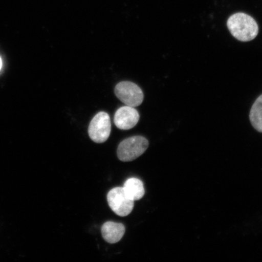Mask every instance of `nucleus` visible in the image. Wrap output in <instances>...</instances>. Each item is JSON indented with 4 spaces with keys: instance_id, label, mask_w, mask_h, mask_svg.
<instances>
[{
    "instance_id": "1",
    "label": "nucleus",
    "mask_w": 262,
    "mask_h": 262,
    "mask_svg": "<svg viewBox=\"0 0 262 262\" xmlns=\"http://www.w3.org/2000/svg\"><path fill=\"white\" fill-rule=\"evenodd\" d=\"M229 32L237 40L247 42L254 40L258 33L257 22L250 15L244 13H236L228 19Z\"/></svg>"
},
{
    "instance_id": "2",
    "label": "nucleus",
    "mask_w": 262,
    "mask_h": 262,
    "mask_svg": "<svg viewBox=\"0 0 262 262\" xmlns=\"http://www.w3.org/2000/svg\"><path fill=\"white\" fill-rule=\"evenodd\" d=\"M148 146V141L145 137H129L119 144L117 149V156L122 162L133 161L142 156Z\"/></svg>"
},
{
    "instance_id": "3",
    "label": "nucleus",
    "mask_w": 262,
    "mask_h": 262,
    "mask_svg": "<svg viewBox=\"0 0 262 262\" xmlns=\"http://www.w3.org/2000/svg\"><path fill=\"white\" fill-rule=\"evenodd\" d=\"M115 94L126 106L131 107L140 106L144 98L141 88L130 81H122L117 84L115 88Z\"/></svg>"
},
{
    "instance_id": "4",
    "label": "nucleus",
    "mask_w": 262,
    "mask_h": 262,
    "mask_svg": "<svg viewBox=\"0 0 262 262\" xmlns=\"http://www.w3.org/2000/svg\"><path fill=\"white\" fill-rule=\"evenodd\" d=\"M111 123L109 114L100 112L93 118L88 128V134L92 140L97 143L105 142L109 138Z\"/></svg>"
},
{
    "instance_id": "5",
    "label": "nucleus",
    "mask_w": 262,
    "mask_h": 262,
    "mask_svg": "<svg viewBox=\"0 0 262 262\" xmlns=\"http://www.w3.org/2000/svg\"><path fill=\"white\" fill-rule=\"evenodd\" d=\"M108 204L112 210L121 217H126L132 212L134 201L126 194L123 187L114 188L108 192Z\"/></svg>"
},
{
    "instance_id": "6",
    "label": "nucleus",
    "mask_w": 262,
    "mask_h": 262,
    "mask_svg": "<svg viewBox=\"0 0 262 262\" xmlns=\"http://www.w3.org/2000/svg\"><path fill=\"white\" fill-rule=\"evenodd\" d=\"M140 120V115L135 108L129 106L121 107L114 116V123L118 128L129 130L135 126Z\"/></svg>"
},
{
    "instance_id": "7",
    "label": "nucleus",
    "mask_w": 262,
    "mask_h": 262,
    "mask_svg": "<svg viewBox=\"0 0 262 262\" xmlns=\"http://www.w3.org/2000/svg\"><path fill=\"white\" fill-rule=\"evenodd\" d=\"M125 227L122 224L114 222L104 223L101 227V234L104 240L110 244H116L123 237Z\"/></svg>"
},
{
    "instance_id": "8",
    "label": "nucleus",
    "mask_w": 262,
    "mask_h": 262,
    "mask_svg": "<svg viewBox=\"0 0 262 262\" xmlns=\"http://www.w3.org/2000/svg\"><path fill=\"white\" fill-rule=\"evenodd\" d=\"M123 188L127 196L133 201H139L145 194L143 183L142 180L139 179H127L124 183Z\"/></svg>"
},
{
    "instance_id": "9",
    "label": "nucleus",
    "mask_w": 262,
    "mask_h": 262,
    "mask_svg": "<svg viewBox=\"0 0 262 262\" xmlns=\"http://www.w3.org/2000/svg\"><path fill=\"white\" fill-rule=\"evenodd\" d=\"M250 119L254 128L262 133V94L257 98L251 107Z\"/></svg>"
},
{
    "instance_id": "10",
    "label": "nucleus",
    "mask_w": 262,
    "mask_h": 262,
    "mask_svg": "<svg viewBox=\"0 0 262 262\" xmlns=\"http://www.w3.org/2000/svg\"><path fill=\"white\" fill-rule=\"evenodd\" d=\"M2 65H3L2 60L1 57H0V71H1V70H2Z\"/></svg>"
}]
</instances>
